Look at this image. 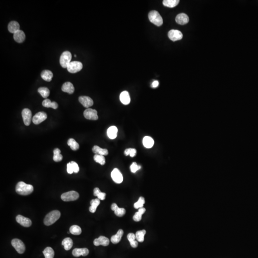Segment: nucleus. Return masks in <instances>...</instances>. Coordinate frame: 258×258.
Instances as JSON below:
<instances>
[{"instance_id":"1","label":"nucleus","mask_w":258,"mask_h":258,"mask_svg":"<svg viewBox=\"0 0 258 258\" xmlns=\"http://www.w3.org/2000/svg\"><path fill=\"white\" fill-rule=\"evenodd\" d=\"M16 190L17 193L19 195L27 196L33 192L34 187L32 185H28L24 182H19L16 186Z\"/></svg>"},{"instance_id":"2","label":"nucleus","mask_w":258,"mask_h":258,"mask_svg":"<svg viewBox=\"0 0 258 258\" xmlns=\"http://www.w3.org/2000/svg\"><path fill=\"white\" fill-rule=\"evenodd\" d=\"M60 212L58 210H53L46 215L44 219V223L46 226H50L55 223L60 218Z\"/></svg>"},{"instance_id":"3","label":"nucleus","mask_w":258,"mask_h":258,"mask_svg":"<svg viewBox=\"0 0 258 258\" xmlns=\"http://www.w3.org/2000/svg\"><path fill=\"white\" fill-rule=\"evenodd\" d=\"M149 20L157 27H160L163 24V20L160 14L156 11H151L148 14Z\"/></svg>"},{"instance_id":"4","label":"nucleus","mask_w":258,"mask_h":258,"mask_svg":"<svg viewBox=\"0 0 258 258\" xmlns=\"http://www.w3.org/2000/svg\"><path fill=\"white\" fill-rule=\"evenodd\" d=\"M72 59L71 53L69 51H65L62 54L60 57V64L62 67L67 68L71 62Z\"/></svg>"},{"instance_id":"5","label":"nucleus","mask_w":258,"mask_h":258,"mask_svg":"<svg viewBox=\"0 0 258 258\" xmlns=\"http://www.w3.org/2000/svg\"><path fill=\"white\" fill-rule=\"evenodd\" d=\"M80 195L76 191H71L63 193L61 196V198L63 201L65 202L75 201L79 198Z\"/></svg>"},{"instance_id":"6","label":"nucleus","mask_w":258,"mask_h":258,"mask_svg":"<svg viewBox=\"0 0 258 258\" xmlns=\"http://www.w3.org/2000/svg\"><path fill=\"white\" fill-rule=\"evenodd\" d=\"M11 244L18 253L22 254L25 252L26 247L22 241L17 239H13L12 241Z\"/></svg>"},{"instance_id":"7","label":"nucleus","mask_w":258,"mask_h":258,"mask_svg":"<svg viewBox=\"0 0 258 258\" xmlns=\"http://www.w3.org/2000/svg\"><path fill=\"white\" fill-rule=\"evenodd\" d=\"M82 63L79 61H72L70 63L67 67V71L71 73H75L82 69Z\"/></svg>"},{"instance_id":"8","label":"nucleus","mask_w":258,"mask_h":258,"mask_svg":"<svg viewBox=\"0 0 258 258\" xmlns=\"http://www.w3.org/2000/svg\"><path fill=\"white\" fill-rule=\"evenodd\" d=\"M22 119L26 126L30 125L32 121V112L28 109H24L22 112Z\"/></svg>"},{"instance_id":"9","label":"nucleus","mask_w":258,"mask_h":258,"mask_svg":"<svg viewBox=\"0 0 258 258\" xmlns=\"http://www.w3.org/2000/svg\"><path fill=\"white\" fill-rule=\"evenodd\" d=\"M84 116L85 118L90 120H96L99 119L97 110L92 109H86L84 111Z\"/></svg>"},{"instance_id":"10","label":"nucleus","mask_w":258,"mask_h":258,"mask_svg":"<svg viewBox=\"0 0 258 258\" xmlns=\"http://www.w3.org/2000/svg\"><path fill=\"white\" fill-rule=\"evenodd\" d=\"M111 177L113 181L117 184H120L123 181V176L119 170L115 168L113 170L111 173Z\"/></svg>"},{"instance_id":"11","label":"nucleus","mask_w":258,"mask_h":258,"mask_svg":"<svg viewBox=\"0 0 258 258\" xmlns=\"http://www.w3.org/2000/svg\"><path fill=\"white\" fill-rule=\"evenodd\" d=\"M47 118V115L46 113L44 112H39L33 117L32 121L35 124L38 125L46 120Z\"/></svg>"},{"instance_id":"12","label":"nucleus","mask_w":258,"mask_h":258,"mask_svg":"<svg viewBox=\"0 0 258 258\" xmlns=\"http://www.w3.org/2000/svg\"><path fill=\"white\" fill-rule=\"evenodd\" d=\"M169 38L173 41L181 40L183 38V34L178 30H171L168 34Z\"/></svg>"},{"instance_id":"13","label":"nucleus","mask_w":258,"mask_h":258,"mask_svg":"<svg viewBox=\"0 0 258 258\" xmlns=\"http://www.w3.org/2000/svg\"><path fill=\"white\" fill-rule=\"evenodd\" d=\"M17 221L19 224L25 227H29L32 225V221L29 218L22 215H18L16 217Z\"/></svg>"},{"instance_id":"14","label":"nucleus","mask_w":258,"mask_h":258,"mask_svg":"<svg viewBox=\"0 0 258 258\" xmlns=\"http://www.w3.org/2000/svg\"><path fill=\"white\" fill-rule=\"evenodd\" d=\"M79 100L84 107L87 108L93 105V101L92 99L88 96H80L79 97Z\"/></svg>"},{"instance_id":"15","label":"nucleus","mask_w":258,"mask_h":258,"mask_svg":"<svg viewBox=\"0 0 258 258\" xmlns=\"http://www.w3.org/2000/svg\"><path fill=\"white\" fill-rule=\"evenodd\" d=\"M189 21L188 17L186 13H181L178 14L176 18V22L181 25H185L187 24Z\"/></svg>"},{"instance_id":"16","label":"nucleus","mask_w":258,"mask_h":258,"mask_svg":"<svg viewBox=\"0 0 258 258\" xmlns=\"http://www.w3.org/2000/svg\"><path fill=\"white\" fill-rule=\"evenodd\" d=\"M93 243L96 246H99L100 245L107 246L109 245L110 241L108 238L101 236L98 239H95L93 241Z\"/></svg>"},{"instance_id":"17","label":"nucleus","mask_w":258,"mask_h":258,"mask_svg":"<svg viewBox=\"0 0 258 258\" xmlns=\"http://www.w3.org/2000/svg\"><path fill=\"white\" fill-rule=\"evenodd\" d=\"M89 251L87 248H75L72 251L74 257H79L80 256H86L89 254Z\"/></svg>"},{"instance_id":"18","label":"nucleus","mask_w":258,"mask_h":258,"mask_svg":"<svg viewBox=\"0 0 258 258\" xmlns=\"http://www.w3.org/2000/svg\"><path fill=\"white\" fill-rule=\"evenodd\" d=\"M111 210L114 211L115 214L119 217L124 216L126 213V210L124 208H119L115 203H113L111 205Z\"/></svg>"},{"instance_id":"19","label":"nucleus","mask_w":258,"mask_h":258,"mask_svg":"<svg viewBox=\"0 0 258 258\" xmlns=\"http://www.w3.org/2000/svg\"><path fill=\"white\" fill-rule=\"evenodd\" d=\"M13 38L16 42L18 43H21L25 41L26 35L22 30H19L13 34Z\"/></svg>"},{"instance_id":"20","label":"nucleus","mask_w":258,"mask_h":258,"mask_svg":"<svg viewBox=\"0 0 258 258\" xmlns=\"http://www.w3.org/2000/svg\"><path fill=\"white\" fill-rule=\"evenodd\" d=\"M120 101L124 105H128L130 103L131 98L129 93L127 91H124L121 92L119 96Z\"/></svg>"},{"instance_id":"21","label":"nucleus","mask_w":258,"mask_h":258,"mask_svg":"<svg viewBox=\"0 0 258 258\" xmlns=\"http://www.w3.org/2000/svg\"><path fill=\"white\" fill-rule=\"evenodd\" d=\"M62 90L63 92L71 94L74 92L75 88L72 83L70 82H66L63 85L62 87Z\"/></svg>"},{"instance_id":"22","label":"nucleus","mask_w":258,"mask_h":258,"mask_svg":"<svg viewBox=\"0 0 258 258\" xmlns=\"http://www.w3.org/2000/svg\"><path fill=\"white\" fill-rule=\"evenodd\" d=\"M8 31L10 33L14 34L20 30V25L18 22L16 21H12L9 24L8 26Z\"/></svg>"},{"instance_id":"23","label":"nucleus","mask_w":258,"mask_h":258,"mask_svg":"<svg viewBox=\"0 0 258 258\" xmlns=\"http://www.w3.org/2000/svg\"><path fill=\"white\" fill-rule=\"evenodd\" d=\"M124 231L123 230L120 229V230H119L116 234L113 235L111 237V239H110L111 242L113 244L118 243L121 240V238H122L123 235H124Z\"/></svg>"},{"instance_id":"24","label":"nucleus","mask_w":258,"mask_h":258,"mask_svg":"<svg viewBox=\"0 0 258 258\" xmlns=\"http://www.w3.org/2000/svg\"><path fill=\"white\" fill-rule=\"evenodd\" d=\"M118 129L114 126L110 127L107 130V135L110 139H114L117 135Z\"/></svg>"},{"instance_id":"25","label":"nucleus","mask_w":258,"mask_h":258,"mask_svg":"<svg viewBox=\"0 0 258 258\" xmlns=\"http://www.w3.org/2000/svg\"><path fill=\"white\" fill-rule=\"evenodd\" d=\"M92 152L96 154L101 155H107L109 153L107 149H102L99 146L95 145L92 148Z\"/></svg>"},{"instance_id":"26","label":"nucleus","mask_w":258,"mask_h":258,"mask_svg":"<svg viewBox=\"0 0 258 258\" xmlns=\"http://www.w3.org/2000/svg\"><path fill=\"white\" fill-rule=\"evenodd\" d=\"M127 239L130 242L131 247L134 248H137L138 247V243L137 241H135L136 235L133 233H130L127 235Z\"/></svg>"},{"instance_id":"27","label":"nucleus","mask_w":258,"mask_h":258,"mask_svg":"<svg viewBox=\"0 0 258 258\" xmlns=\"http://www.w3.org/2000/svg\"><path fill=\"white\" fill-rule=\"evenodd\" d=\"M41 78L47 82L51 81L53 77V74L51 71L45 70L43 71L41 74Z\"/></svg>"},{"instance_id":"28","label":"nucleus","mask_w":258,"mask_h":258,"mask_svg":"<svg viewBox=\"0 0 258 258\" xmlns=\"http://www.w3.org/2000/svg\"><path fill=\"white\" fill-rule=\"evenodd\" d=\"M42 105L44 107L46 108H52L54 109H56L58 108V104L55 101L52 102L50 100L48 99H45L42 102Z\"/></svg>"},{"instance_id":"29","label":"nucleus","mask_w":258,"mask_h":258,"mask_svg":"<svg viewBox=\"0 0 258 258\" xmlns=\"http://www.w3.org/2000/svg\"><path fill=\"white\" fill-rule=\"evenodd\" d=\"M143 144L144 146L147 148H151L154 144V140L149 136H145L143 139Z\"/></svg>"},{"instance_id":"30","label":"nucleus","mask_w":258,"mask_h":258,"mask_svg":"<svg viewBox=\"0 0 258 258\" xmlns=\"http://www.w3.org/2000/svg\"><path fill=\"white\" fill-rule=\"evenodd\" d=\"M100 204V200L99 198H96L95 199H92L90 201L91 206L89 208V210L91 213H94L96 212V209L98 206Z\"/></svg>"},{"instance_id":"31","label":"nucleus","mask_w":258,"mask_h":258,"mask_svg":"<svg viewBox=\"0 0 258 258\" xmlns=\"http://www.w3.org/2000/svg\"><path fill=\"white\" fill-rule=\"evenodd\" d=\"M73 244V243L72 240L70 238H65L62 242V245L64 247L66 251L71 250Z\"/></svg>"},{"instance_id":"32","label":"nucleus","mask_w":258,"mask_h":258,"mask_svg":"<svg viewBox=\"0 0 258 258\" xmlns=\"http://www.w3.org/2000/svg\"><path fill=\"white\" fill-rule=\"evenodd\" d=\"M146 209L144 207L139 208L138 211L135 213L133 217V219L135 221L139 222L142 219V215L145 213Z\"/></svg>"},{"instance_id":"33","label":"nucleus","mask_w":258,"mask_h":258,"mask_svg":"<svg viewBox=\"0 0 258 258\" xmlns=\"http://www.w3.org/2000/svg\"><path fill=\"white\" fill-rule=\"evenodd\" d=\"M179 3V0H164L163 2L164 6L166 7H169V8H173Z\"/></svg>"},{"instance_id":"34","label":"nucleus","mask_w":258,"mask_h":258,"mask_svg":"<svg viewBox=\"0 0 258 258\" xmlns=\"http://www.w3.org/2000/svg\"><path fill=\"white\" fill-rule=\"evenodd\" d=\"M54 156H53V160L56 162L61 161L62 160L63 156L61 154V151L58 148H56L53 151Z\"/></svg>"},{"instance_id":"35","label":"nucleus","mask_w":258,"mask_h":258,"mask_svg":"<svg viewBox=\"0 0 258 258\" xmlns=\"http://www.w3.org/2000/svg\"><path fill=\"white\" fill-rule=\"evenodd\" d=\"M43 254L45 258H54L55 252L53 249L51 247H47L43 251Z\"/></svg>"},{"instance_id":"36","label":"nucleus","mask_w":258,"mask_h":258,"mask_svg":"<svg viewBox=\"0 0 258 258\" xmlns=\"http://www.w3.org/2000/svg\"><path fill=\"white\" fill-rule=\"evenodd\" d=\"M67 144L71 147V149L73 151H77L80 148L79 144L72 138H71L67 141Z\"/></svg>"},{"instance_id":"37","label":"nucleus","mask_w":258,"mask_h":258,"mask_svg":"<svg viewBox=\"0 0 258 258\" xmlns=\"http://www.w3.org/2000/svg\"><path fill=\"white\" fill-rule=\"evenodd\" d=\"M38 91L41 94L42 97L45 99L47 98L50 94V91L49 89L46 87H40L38 89Z\"/></svg>"},{"instance_id":"38","label":"nucleus","mask_w":258,"mask_h":258,"mask_svg":"<svg viewBox=\"0 0 258 258\" xmlns=\"http://www.w3.org/2000/svg\"><path fill=\"white\" fill-rule=\"evenodd\" d=\"M146 233V231L144 230L136 232L135 235L136 238L137 239V241L140 242H143L144 240V236Z\"/></svg>"},{"instance_id":"39","label":"nucleus","mask_w":258,"mask_h":258,"mask_svg":"<svg viewBox=\"0 0 258 258\" xmlns=\"http://www.w3.org/2000/svg\"><path fill=\"white\" fill-rule=\"evenodd\" d=\"M106 194L100 191L99 188H95L94 189V196L98 197L100 200H104L106 197Z\"/></svg>"},{"instance_id":"40","label":"nucleus","mask_w":258,"mask_h":258,"mask_svg":"<svg viewBox=\"0 0 258 258\" xmlns=\"http://www.w3.org/2000/svg\"><path fill=\"white\" fill-rule=\"evenodd\" d=\"M70 233L74 235H79L81 233V229L77 225H73L70 227Z\"/></svg>"},{"instance_id":"41","label":"nucleus","mask_w":258,"mask_h":258,"mask_svg":"<svg viewBox=\"0 0 258 258\" xmlns=\"http://www.w3.org/2000/svg\"><path fill=\"white\" fill-rule=\"evenodd\" d=\"M94 160L96 162L100 163L101 165H103L105 164V158L103 155H98V154H95L94 156Z\"/></svg>"},{"instance_id":"42","label":"nucleus","mask_w":258,"mask_h":258,"mask_svg":"<svg viewBox=\"0 0 258 258\" xmlns=\"http://www.w3.org/2000/svg\"><path fill=\"white\" fill-rule=\"evenodd\" d=\"M144 203H145L144 198L142 197H140L138 201L134 204V207L135 209H139V208H142V207H143Z\"/></svg>"},{"instance_id":"43","label":"nucleus","mask_w":258,"mask_h":258,"mask_svg":"<svg viewBox=\"0 0 258 258\" xmlns=\"http://www.w3.org/2000/svg\"><path fill=\"white\" fill-rule=\"evenodd\" d=\"M137 153V151L134 148H128L126 149L124 151V154L126 156L130 155L132 157H134Z\"/></svg>"},{"instance_id":"44","label":"nucleus","mask_w":258,"mask_h":258,"mask_svg":"<svg viewBox=\"0 0 258 258\" xmlns=\"http://www.w3.org/2000/svg\"><path fill=\"white\" fill-rule=\"evenodd\" d=\"M141 168V166L138 165L137 163L135 162L133 163L130 166V169H131V172L132 173H135L136 172V171L140 170Z\"/></svg>"},{"instance_id":"45","label":"nucleus","mask_w":258,"mask_h":258,"mask_svg":"<svg viewBox=\"0 0 258 258\" xmlns=\"http://www.w3.org/2000/svg\"><path fill=\"white\" fill-rule=\"evenodd\" d=\"M73 170L74 172L75 173H78L80 171V168H79V165L77 164V163L75 162H71Z\"/></svg>"},{"instance_id":"46","label":"nucleus","mask_w":258,"mask_h":258,"mask_svg":"<svg viewBox=\"0 0 258 258\" xmlns=\"http://www.w3.org/2000/svg\"><path fill=\"white\" fill-rule=\"evenodd\" d=\"M67 172L69 174H72L74 172L71 162L67 164Z\"/></svg>"},{"instance_id":"47","label":"nucleus","mask_w":258,"mask_h":258,"mask_svg":"<svg viewBox=\"0 0 258 258\" xmlns=\"http://www.w3.org/2000/svg\"><path fill=\"white\" fill-rule=\"evenodd\" d=\"M158 85H159V82L158 81L156 80L154 81L152 83V87L153 88H156V87H158Z\"/></svg>"},{"instance_id":"48","label":"nucleus","mask_w":258,"mask_h":258,"mask_svg":"<svg viewBox=\"0 0 258 258\" xmlns=\"http://www.w3.org/2000/svg\"><path fill=\"white\" fill-rule=\"evenodd\" d=\"M75 57H77V55H75Z\"/></svg>"}]
</instances>
